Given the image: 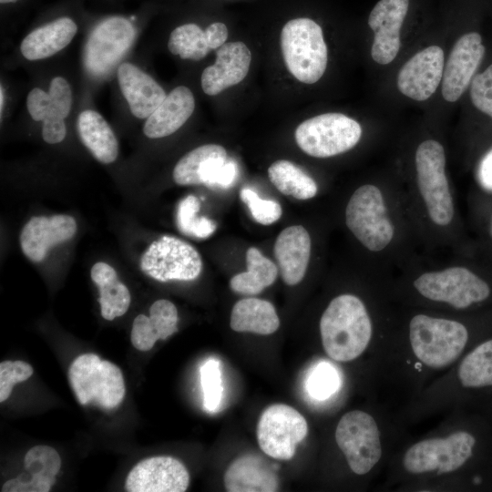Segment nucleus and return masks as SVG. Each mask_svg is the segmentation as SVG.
Instances as JSON below:
<instances>
[{
    "label": "nucleus",
    "mask_w": 492,
    "mask_h": 492,
    "mask_svg": "<svg viewBox=\"0 0 492 492\" xmlns=\"http://www.w3.org/2000/svg\"><path fill=\"white\" fill-rule=\"evenodd\" d=\"M3 107H4V89H3V87L1 86V91H0V112H1V115H2Z\"/></svg>",
    "instance_id": "a18cd8bd"
},
{
    "label": "nucleus",
    "mask_w": 492,
    "mask_h": 492,
    "mask_svg": "<svg viewBox=\"0 0 492 492\" xmlns=\"http://www.w3.org/2000/svg\"><path fill=\"white\" fill-rule=\"evenodd\" d=\"M12 389H13V386L10 384H0V402L1 403L5 401L9 397L12 392Z\"/></svg>",
    "instance_id": "c03bdc74"
},
{
    "label": "nucleus",
    "mask_w": 492,
    "mask_h": 492,
    "mask_svg": "<svg viewBox=\"0 0 492 492\" xmlns=\"http://www.w3.org/2000/svg\"><path fill=\"white\" fill-rule=\"evenodd\" d=\"M481 185L492 190V149L482 159L478 170Z\"/></svg>",
    "instance_id": "79ce46f5"
},
{
    "label": "nucleus",
    "mask_w": 492,
    "mask_h": 492,
    "mask_svg": "<svg viewBox=\"0 0 492 492\" xmlns=\"http://www.w3.org/2000/svg\"><path fill=\"white\" fill-rule=\"evenodd\" d=\"M140 269L159 282L192 281L202 271L198 251L188 242L172 236L154 241L140 259Z\"/></svg>",
    "instance_id": "9d476101"
},
{
    "label": "nucleus",
    "mask_w": 492,
    "mask_h": 492,
    "mask_svg": "<svg viewBox=\"0 0 492 492\" xmlns=\"http://www.w3.org/2000/svg\"><path fill=\"white\" fill-rule=\"evenodd\" d=\"M216 55L215 63L201 74V87L209 96L218 95L242 81L251 61V51L242 42L225 43Z\"/></svg>",
    "instance_id": "6ab92c4d"
},
{
    "label": "nucleus",
    "mask_w": 492,
    "mask_h": 492,
    "mask_svg": "<svg viewBox=\"0 0 492 492\" xmlns=\"http://www.w3.org/2000/svg\"><path fill=\"white\" fill-rule=\"evenodd\" d=\"M491 235H492V222H491Z\"/></svg>",
    "instance_id": "de8ad7c7"
},
{
    "label": "nucleus",
    "mask_w": 492,
    "mask_h": 492,
    "mask_svg": "<svg viewBox=\"0 0 492 492\" xmlns=\"http://www.w3.org/2000/svg\"><path fill=\"white\" fill-rule=\"evenodd\" d=\"M200 384L203 392V406L208 412H216L223 393L220 362L216 359L207 360L200 369Z\"/></svg>",
    "instance_id": "72a5a7b5"
},
{
    "label": "nucleus",
    "mask_w": 492,
    "mask_h": 492,
    "mask_svg": "<svg viewBox=\"0 0 492 492\" xmlns=\"http://www.w3.org/2000/svg\"><path fill=\"white\" fill-rule=\"evenodd\" d=\"M168 48L182 59L195 61L205 57L210 51L205 31L196 24L176 27L169 36Z\"/></svg>",
    "instance_id": "2f4dec72"
},
{
    "label": "nucleus",
    "mask_w": 492,
    "mask_h": 492,
    "mask_svg": "<svg viewBox=\"0 0 492 492\" xmlns=\"http://www.w3.org/2000/svg\"><path fill=\"white\" fill-rule=\"evenodd\" d=\"M224 486L229 492L277 491V475L263 457L246 454L236 458L224 475Z\"/></svg>",
    "instance_id": "5701e85b"
},
{
    "label": "nucleus",
    "mask_w": 492,
    "mask_h": 492,
    "mask_svg": "<svg viewBox=\"0 0 492 492\" xmlns=\"http://www.w3.org/2000/svg\"><path fill=\"white\" fill-rule=\"evenodd\" d=\"M90 275L99 288L98 302L102 317L112 321L122 316L129 307L130 293L128 287L118 281L115 269L99 261L93 265Z\"/></svg>",
    "instance_id": "cd10ccee"
},
{
    "label": "nucleus",
    "mask_w": 492,
    "mask_h": 492,
    "mask_svg": "<svg viewBox=\"0 0 492 492\" xmlns=\"http://www.w3.org/2000/svg\"><path fill=\"white\" fill-rule=\"evenodd\" d=\"M133 25L125 17L112 16L101 21L90 33L84 49L87 72L97 78L108 76L131 46Z\"/></svg>",
    "instance_id": "9b49d317"
},
{
    "label": "nucleus",
    "mask_w": 492,
    "mask_h": 492,
    "mask_svg": "<svg viewBox=\"0 0 492 492\" xmlns=\"http://www.w3.org/2000/svg\"><path fill=\"white\" fill-rule=\"evenodd\" d=\"M206 39L210 49H216L225 44L228 29L223 23H213L205 30Z\"/></svg>",
    "instance_id": "ea45409f"
},
{
    "label": "nucleus",
    "mask_w": 492,
    "mask_h": 492,
    "mask_svg": "<svg viewBox=\"0 0 492 492\" xmlns=\"http://www.w3.org/2000/svg\"><path fill=\"white\" fill-rule=\"evenodd\" d=\"M298 147L315 158H329L353 149L360 140V124L341 113H324L302 122L295 130Z\"/></svg>",
    "instance_id": "39448f33"
},
{
    "label": "nucleus",
    "mask_w": 492,
    "mask_h": 492,
    "mask_svg": "<svg viewBox=\"0 0 492 492\" xmlns=\"http://www.w3.org/2000/svg\"><path fill=\"white\" fill-rule=\"evenodd\" d=\"M77 31L71 18L60 17L29 33L21 43V53L28 60L49 57L66 47Z\"/></svg>",
    "instance_id": "393cba45"
},
{
    "label": "nucleus",
    "mask_w": 492,
    "mask_h": 492,
    "mask_svg": "<svg viewBox=\"0 0 492 492\" xmlns=\"http://www.w3.org/2000/svg\"><path fill=\"white\" fill-rule=\"evenodd\" d=\"M231 328L235 332H251L267 335L280 326L274 306L268 301L246 298L237 302L231 313Z\"/></svg>",
    "instance_id": "bb28decb"
},
{
    "label": "nucleus",
    "mask_w": 492,
    "mask_h": 492,
    "mask_svg": "<svg viewBox=\"0 0 492 492\" xmlns=\"http://www.w3.org/2000/svg\"><path fill=\"white\" fill-rule=\"evenodd\" d=\"M118 80L131 113L138 118H148L166 97L164 89L131 63L119 65Z\"/></svg>",
    "instance_id": "aec40b11"
},
{
    "label": "nucleus",
    "mask_w": 492,
    "mask_h": 492,
    "mask_svg": "<svg viewBox=\"0 0 492 492\" xmlns=\"http://www.w3.org/2000/svg\"><path fill=\"white\" fill-rule=\"evenodd\" d=\"M444 72V52L437 46L414 55L401 67L397 77L399 91L417 101L429 98L439 86Z\"/></svg>",
    "instance_id": "dca6fc26"
},
{
    "label": "nucleus",
    "mask_w": 492,
    "mask_h": 492,
    "mask_svg": "<svg viewBox=\"0 0 492 492\" xmlns=\"http://www.w3.org/2000/svg\"><path fill=\"white\" fill-rule=\"evenodd\" d=\"M17 0H0V3L1 4H7V3H14Z\"/></svg>",
    "instance_id": "49530a36"
},
{
    "label": "nucleus",
    "mask_w": 492,
    "mask_h": 492,
    "mask_svg": "<svg viewBox=\"0 0 492 492\" xmlns=\"http://www.w3.org/2000/svg\"><path fill=\"white\" fill-rule=\"evenodd\" d=\"M345 222L369 251H380L393 240L394 226L386 215L383 194L374 185H363L354 192L346 206Z\"/></svg>",
    "instance_id": "423d86ee"
},
{
    "label": "nucleus",
    "mask_w": 492,
    "mask_h": 492,
    "mask_svg": "<svg viewBox=\"0 0 492 492\" xmlns=\"http://www.w3.org/2000/svg\"><path fill=\"white\" fill-rule=\"evenodd\" d=\"M72 105V93L68 82L54 77L49 91L32 89L26 99L27 110L36 121H43L42 137L48 144L61 142L67 133L64 119L68 116Z\"/></svg>",
    "instance_id": "ddd939ff"
},
{
    "label": "nucleus",
    "mask_w": 492,
    "mask_h": 492,
    "mask_svg": "<svg viewBox=\"0 0 492 492\" xmlns=\"http://www.w3.org/2000/svg\"><path fill=\"white\" fill-rule=\"evenodd\" d=\"M200 208L199 199L189 195L182 199L177 208V226L185 235L197 239H206L216 230V222L206 217H199Z\"/></svg>",
    "instance_id": "473e14b6"
},
{
    "label": "nucleus",
    "mask_w": 492,
    "mask_h": 492,
    "mask_svg": "<svg viewBox=\"0 0 492 492\" xmlns=\"http://www.w3.org/2000/svg\"><path fill=\"white\" fill-rule=\"evenodd\" d=\"M247 272L236 274L230 281L231 289L241 294L255 295L272 285L278 274L276 265L255 247L246 252Z\"/></svg>",
    "instance_id": "c85d7f7f"
},
{
    "label": "nucleus",
    "mask_w": 492,
    "mask_h": 492,
    "mask_svg": "<svg viewBox=\"0 0 492 492\" xmlns=\"http://www.w3.org/2000/svg\"><path fill=\"white\" fill-rule=\"evenodd\" d=\"M476 443V437L466 431L455 432L446 438L422 440L405 452L403 464L413 474L453 472L472 456Z\"/></svg>",
    "instance_id": "6e6552de"
},
{
    "label": "nucleus",
    "mask_w": 492,
    "mask_h": 492,
    "mask_svg": "<svg viewBox=\"0 0 492 492\" xmlns=\"http://www.w3.org/2000/svg\"><path fill=\"white\" fill-rule=\"evenodd\" d=\"M190 483L185 466L171 456H154L138 462L128 473V492H183Z\"/></svg>",
    "instance_id": "4468645a"
},
{
    "label": "nucleus",
    "mask_w": 492,
    "mask_h": 492,
    "mask_svg": "<svg viewBox=\"0 0 492 492\" xmlns=\"http://www.w3.org/2000/svg\"><path fill=\"white\" fill-rule=\"evenodd\" d=\"M32 449L46 473L56 476L61 466V459L56 450L44 445L36 446Z\"/></svg>",
    "instance_id": "58836bf2"
},
{
    "label": "nucleus",
    "mask_w": 492,
    "mask_h": 492,
    "mask_svg": "<svg viewBox=\"0 0 492 492\" xmlns=\"http://www.w3.org/2000/svg\"><path fill=\"white\" fill-rule=\"evenodd\" d=\"M337 371L328 363L315 365L306 380V390L310 396L317 400L330 397L339 387Z\"/></svg>",
    "instance_id": "f704fd0d"
},
{
    "label": "nucleus",
    "mask_w": 492,
    "mask_h": 492,
    "mask_svg": "<svg viewBox=\"0 0 492 492\" xmlns=\"http://www.w3.org/2000/svg\"><path fill=\"white\" fill-rule=\"evenodd\" d=\"M281 47L289 72L305 84L317 82L327 66L328 53L321 26L310 18H295L283 26Z\"/></svg>",
    "instance_id": "f03ea898"
},
{
    "label": "nucleus",
    "mask_w": 492,
    "mask_h": 492,
    "mask_svg": "<svg viewBox=\"0 0 492 492\" xmlns=\"http://www.w3.org/2000/svg\"><path fill=\"white\" fill-rule=\"evenodd\" d=\"M325 353L338 362L357 358L367 347L372 323L363 302L353 294H342L331 301L320 321Z\"/></svg>",
    "instance_id": "f257e3e1"
},
{
    "label": "nucleus",
    "mask_w": 492,
    "mask_h": 492,
    "mask_svg": "<svg viewBox=\"0 0 492 492\" xmlns=\"http://www.w3.org/2000/svg\"><path fill=\"white\" fill-rule=\"evenodd\" d=\"M414 286L424 297L446 302L456 309H466L487 300L489 285L465 267H450L421 274Z\"/></svg>",
    "instance_id": "0eeeda50"
},
{
    "label": "nucleus",
    "mask_w": 492,
    "mask_h": 492,
    "mask_svg": "<svg viewBox=\"0 0 492 492\" xmlns=\"http://www.w3.org/2000/svg\"><path fill=\"white\" fill-rule=\"evenodd\" d=\"M307 431V422L296 409L275 404L262 412L257 425V440L269 456L288 460L294 456Z\"/></svg>",
    "instance_id": "f8f14e48"
},
{
    "label": "nucleus",
    "mask_w": 492,
    "mask_h": 492,
    "mask_svg": "<svg viewBox=\"0 0 492 492\" xmlns=\"http://www.w3.org/2000/svg\"><path fill=\"white\" fill-rule=\"evenodd\" d=\"M33 485L29 481H23L19 477L7 480L2 487V492H32Z\"/></svg>",
    "instance_id": "37998d69"
},
{
    "label": "nucleus",
    "mask_w": 492,
    "mask_h": 492,
    "mask_svg": "<svg viewBox=\"0 0 492 492\" xmlns=\"http://www.w3.org/2000/svg\"><path fill=\"white\" fill-rule=\"evenodd\" d=\"M77 228L75 219L66 214L32 217L19 237L22 251L30 261L40 262L52 247L72 239Z\"/></svg>",
    "instance_id": "a211bd4d"
},
{
    "label": "nucleus",
    "mask_w": 492,
    "mask_h": 492,
    "mask_svg": "<svg viewBox=\"0 0 492 492\" xmlns=\"http://www.w3.org/2000/svg\"><path fill=\"white\" fill-rule=\"evenodd\" d=\"M335 440L352 471L368 473L379 461L382 446L378 426L374 417L360 411H351L340 419Z\"/></svg>",
    "instance_id": "1a4fd4ad"
},
{
    "label": "nucleus",
    "mask_w": 492,
    "mask_h": 492,
    "mask_svg": "<svg viewBox=\"0 0 492 492\" xmlns=\"http://www.w3.org/2000/svg\"><path fill=\"white\" fill-rule=\"evenodd\" d=\"M237 177V166L232 160H226L217 174L212 188L231 187Z\"/></svg>",
    "instance_id": "a19ab883"
},
{
    "label": "nucleus",
    "mask_w": 492,
    "mask_h": 492,
    "mask_svg": "<svg viewBox=\"0 0 492 492\" xmlns=\"http://www.w3.org/2000/svg\"><path fill=\"white\" fill-rule=\"evenodd\" d=\"M77 132L82 143L98 161L109 164L116 160L117 138L99 113L91 109L81 112L77 118Z\"/></svg>",
    "instance_id": "a878e982"
},
{
    "label": "nucleus",
    "mask_w": 492,
    "mask_h": 492,
    "mask_svg": "<svg viewBox=\"0 0 492 492\" xmlns=\"http://www.w3.org/2000/svg\"><path fill=\"white\" fill-rule=\"evenodd\" d=\"M195 108L192 92L185 86L175 87L147 118L143 132L149 138H160L176 132Z\"/></svg>",
    "instance_id": "b1692460"
},
{
    "label": "nucleus",
    "mask_w": 492,
    "mask_h": 492,
    "mask_svg": "<svg viewBox=\"0 0 492 492\" xmlns=\"http://www.w3.org/2000/svg\"><path fill=\"white\" fill-rule=\"evenodd\" d=\"M282 278L290 286L299 283L304 277L311 256V238L301 225L282 230L274 244Z\"/></svg>",
    "instance_id": "412c9836"
},
{
    "label": "nucleus",
    "mask_w": 492,
    "mask_h": 492,
    "mask_svg": "<svg viewBox=\"0 0 492 492\" xmlns=\"http://www.w3.org/2000/svg\"><path fill=\"white\" fill-rule=\"evenodd\" d=\"M470 97L478 110L492 118V65L475 76L471 82Z\"/></svg>",
    "instance_id": "4c0bfd02"
},
{
    "label": "nucleus",
    "mask_w": 492,
    "mask_h": 492,
    "mask_svg": "<svg viewBox=\"0 0 492 492\" xmlns=\"http://www.w3.org/2000/svg\"><path fill=\"white\" fill-rule=\"evenodd\" d=\"M271 182L284 195L297 200H308L317 193V184L292 162L280 159L268 169Z\"/></svg>",
    "instance_id": "c756f323"
},
{
    "label": "nucleus",
    "mask_w": 492,
    "mask_h": 492,
    "mask_svg": "<svg viewBox=\"0 0 492 492\" xmlns=\"http://www.w3.org/2000/svg\"><path fill=\"white\" fill-rule=\"evenodd\" d=\"M226 160L227 152L222 146H200L178 161L173 169V179L181 186L204 184L212 188L215 178Z\"/></svg>",
    "instance_id": "4be33fe9"
},
{
    "label": "nucleus",
    "mask_w": 492,
    "mask_h": 492,
    "mask_svg": "<svg viewBox=\"0 0 492 492\" xmlns=\"http://www.w3.org/2000/svg\"><path fill=\"white\" fill-rule=\"evenodd\" d=\"M485 54L479 34L463 35L454 45L446 61L442 78V96L448 102L460 98Z\"/></svg>",
    "instance_id": "2eb2a0df"
},
{
    "label": "nucleus",
    "mask_w": 492,
    "mask_h": 492,
    "mask_svg": "<svg viewBox=\"0 0 492 492\" xmlns=\"http://www.w3.org/2000/svg\"><path fill=\"white\" fill-rule=\"evenodd\" d=\"M457 375L466 388L492 386V338L477 345L463 358Z\"/></svg>",
    "instance_id": "7c9ffc66"
},
{
    "label": "nucleus",
    "mask_w": 492,
    "mask_h": 492,
    "mask_svg": "<svg viewBox=\"0 0 492 492\" xmlns=\"http://www.w3.org/2000/svg\"><path fill=\"white\" fill-rule=\"evenodd\" d=\"M408 0H380L369 15L368 25L374 32L373 59L381 65L392 62L401 42L400 29L408 10Z\"/></svg>",
    "instance_id": "f3484780"
},
{
    "label": "nucleus",
    "mask_w": 492,
    "mask_h": 492,
    "mask_svg": "<svg viewBox=\"0 0 492 492\" xmlns=\"http://www.w3.org/2000/svg\"><path fill=\"white\" fill-rule=\"evenodd\" d=\"M409 338L414 354L422 363L442 368L464 351L468 332L459 322L417 314L410 322Z\"/></svg>",
    "instance_id": "7ed1b4c3"
},
{
    "label": "nucleus",
    "mask_w": 492,
    "mask_h": 492,
    "mask_svg": "<svg viewBox=\"0 0 492 492\" xmlns=\"http://www.w3.org/2000/svg\"><path fill=\"white\" fill-rule=\"evenodd\" d=\"M240 198L248 207L252 218L260 224L271 225L282 216V210L277 201L263 200L251 189H242L240 192Z\"/></svg>",
    "instance_id": "c9c22d12"
},
{
    "label": "nucleus",
    "mask_w": 492,
    "mask_h": 492,
    "mask_svg": "<svg viewBox=\"0 0 492 492\" xmlns=\"http://www.w3.org/2000/svg\"><path fill=\"white\" fill-rule=\"evenodd\" d=\"M415 160L418 189L431 220L439 226L448 225L455 210L445 171L443 146L433 139L423 141Z\"/></svg>",
    "instance_id": "20e7f679"
},
{
    "label": "nucleus",
    "mask_w": 492,
    "mask_h": 492,
    "mask_svg": "<svg viewBox=\"0 0 492 492\" xmlns=\"http://www.w3.org/2000/svg\"><path fill=\"white\" fill-rule=\"evenodd\" d=\"M149 319L160 340L167 339L178 331V311L168 300H158L150 306Z\"/></svg>",
    "instance_id": "e433bc0d"
}]
</instances>
